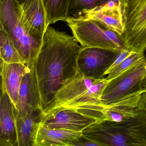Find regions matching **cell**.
<instances>
[{
    "label": "cell",
    "instance_id": "obj_1",
    "mask_svg": "<svg viewBox=\"0 0 146 146\" xmlns=\"http://www.w3.org/2000/svg\"><path fill=\"white\" fill-rule=\"evenodd\" d=\"M74 36L48 26L34 62L44 111L58 90L78 72L77 59L82 48Z\"/></svg>",
    "mask_w": 146,
    "mask_h": 146
},
{
    "label": "cell",
    "instance_id": "obj_2",
    "mask_svg": "<svg viewBox=\"0 0 146 146\" xmlns=\"http://www.w3.org/2000/svg\"><path fill=\"white\" fill-rule=\"evenodd\" d=\"M99 146H146V111L121 122L96 121L82 131Z\"/></svg>",
    "mask_w": 146,
    "mask_h": 146
},
{
    "label": "cell",
    "instance_id": "obj_3",
    "mask_svg": "<svg viewBox=\"0 0 146 146\" xmlns=\"http://www.w3.org/2000/svg\"><path fill=\"white\" fill-rule=\"evenodd\" d=\"M0 24L8 33L26 65L34 64L42 43L31 37L22 22L17 0H0Z\"/></svg>",
    "mask_w": 146,
    "mask_h": 146
},
{
    "label": "cell",
    "instance_id": "obj_4",
    "mask_svg": "<svg viewBox=\"0 0 146 146\" xmlns=\"http://www.w3.org/2000/svg\"><path fill=\"white\" fill-rule=\"evenodd\" d=\"M66 22L82 47L99 48L117 52L129 50L121 36L96 21L66 19Z\"/></svg>",
    "mask_w": 146,
    "mask_h": 146
},
{
    "label": "cell",
    "instance_id": "obj_5",
    "mask_svg": "<svg viewBox=\"0 0 146 146\" xmlns=\"http://www.w3.org/2000/svg\"><path fill=\"white\" fill-rule=\"evenodd\" d=\"M146 70V59L109 80L102 96L104 105L116 104L141 96V83Z\"/></svg>",
    "mask_w": 146,
    "mask_h": 146
},
{
    "label": "cell",
    "instance_id": "obj_6",
    "mask_svg": "<svg viewBox=\"0 0 146 146\" xmlns=\"http://www.w3.org/2000/svg\"><path fill=\"white\" fill-rule=\"evenodd\" d=\"M124 32L121 36L130 51L146 50V0H127L123 4Z\"/></svg>",
    "mask_w": 146,
    "mask_h": 146
},
{
    "label": "cell",
    "instance_id": "obj_7",
    "mask_svg": "<svg viewBox=\"0 0 146 146\" xmlns=\"http://www.w3.org/2000/svg\"><path fill=\"white\" fill-rule=\"evenodd\" d=\"M119 52L99 48L82 47L78 57V71L87 77L102 79Z\"/></svg>",
    "mask_w": 146,
    "mask_h": 146
},
{
    "label": "cell",
    "instance_id": "obj_8",
    "mask_svg": "<svg viewBox=\"0 0 146 146\" xmlns=\"http://www.w3.org/2000/svg\"><path fill=\"white\" fill-rule=\"evenodd\" d=\"M97 121L77 110L69 108L55 109L44 115L40 126L47 129H62L82 132Z\"/></svg>",
    "mask_w": 146,
    "mask_h": 146
},
{
    "label": "cell",
    "instance_id": "obj_9",
    "mask_svg": "<svg viewBox=\"0 0 146 146\" xmlns=\"http://www.w3.org/2000/svg\"><path fill=\"white\" fill-rule=\"evenodd\" d=\"M76 19L94 20L120 36L124 32L122 6L113 0L105 5L85 11L81 17Z\"/></svg>",
    "mask_w": 146,
    "mask_h": 146
},
{
    "label": "cell",
    "instance_id": "obj_10",
    "mask_svg": "<svg viewBox=\"0 0 146 146\" xmlns=\"http://www.w3.org/2000/svg\"><path fill=\"white\" fill-rule=\"evenodd\" d=\"M26 71L19 88L15 113L23 117L29 110L41 107L40 96L34 64L26 65Z\"/></svg>",
    "mask_w": 146,
    "mask_h": 146
},
{
    "label": "cell",
    "instance_id": "obj_11",
    "mask_svg": "<svg viewBox=\"0 0 146 146\" xmlns=\"http://www.w3.org/2000/svg\"><path fill=\"white\" fill-rule=\"evenodd\" d=\"M23 24L29 35L42 43L47 29L46 11L42 0H26L20 5Z\"/></svg>",
    "mask_w": 146,
    "mask_h": 146
},
{
    "label": "cell",
    "instance_id": "obj_12",
    "mask_svg": "<svg viewBox=\"0 0 146 146\" xmlns=\"http://www.w3.org/2000/svg\"><path fill=\"white\" fill-rule=\"evenodd\" d=\"M98 80L84 76L79 72L58 90L53 100L43 111L44 115L75 100L87 91Z\"/></svg>",
    "mask_w": 146,
    "mask_h": 146
},
{
    "label": "cell",
    "instance_id": "obj_13",
    "mask_svg": "<svg viewBox=\"0 0 146 146\" xmlns=\"http://www.w3.org/2000/svg\"><path fill=\"white\" fill-rule=\"evenodd\" d=\"M0 100V146H17L14 105L8 96L1 90Z\"/></svg>",
    "mask_w": 146,
    "mask_h": 146
},
{
    "label": "cell",
    "instance_id": "obj_14",
    "mask_svg": "<svg viewBox=\"0 0 146 146\" xmlns=\"http://www.w3.org/2000/svg\"><path fill=\"white\" fill-rule=\"evenodd\" d=\"M17 146H34L44 115L41 108H33L23 117L15 113Z\"/></svg>",
    "mask_w": 146,
    "mask_h": 146
},
{
    "label": "cell",
    "instance_id": "obj_15",
    "mask_svg": "<svg viewBox=\"0 0 146 146\" xmlns=\"http://www.w3.org/2000/svg\"><path fill=\"white\" fill-rule=\"evenodd\" d=\"M26 67V65L22 63L8 64L1 61V90L8 94L15 107Z\"/></svg>",
    "mask_w": 146,
    "mask_h": 146
},
{
    "label": "cell",
    "instance_id": "obj_16",
    "mask_svg": "<svg viewBox=\"0 0 146 146\" xmlns=\"http://www.w3.org/2000/svg\"><path fill=\"white\" fill-rule=\"evenodd\" d=\"M82 132L47 129L40 125L34 146H72Z\"/></svg>",
    "mask_w": 146,
    "mask_h": 146
},
{
    "label": "cell",
    "instance_id": "obj_17",
    "mask_svg": "<svg viewBox=\"0 0 146 146\" xmlns=\"http://www.w3.org/2000/svg\"><path fill=\"white\" fill-rule=\"evenodd\" d=\"M108 82L109 80H107L106 78L98 79L80 96L58 108H72L77 110L84 114L91 108L102 104L101 101L102 96Z\"/></svg>",
    "mask_w": 146,
    "mask_h": 146
},
{
    "label": "cell",
    "instance_id": "obj_18",
    "mask_svg": "<svg viewBox=\"0 0 146 146\" xmlns=\"http://www.w3.org/2000/svg\"><path fill=\"white\" fill-rule=\"evenodd\" d=\"M0 57L1 61L5 63H22L25 64L11 38L1 25H0Z\"/></svg>",
    "mask_w": 146,
    "mask_h": 146
},
{
    "label": "cell",
    "instance_id": "obj_19",
    "mask_svg": "<svg viewBox=\"0 0 146 146\" xmlns=\"http://www.w3.org/2000/svg\"><path fill=\"white\" fill-rule=\"evenodd\" d=\"M46 11L48 26L58 21H66L68 13V0H42Z\"/></svg>",
    "mask_w": 146,
    "mask_h": 146
},
{
    "label": "cell",
    "instance_id": "obj_20",
    "mask_svg": "<svg viewBox=\"0 0 146 146\" xmlns=\"http://www.w3.org/2000/svg\"><path fill=\"white\" fill-rule=\"evenodd\" d=\"M112 0H68L67 19H76L82 15L84 12L108 3ZM118 2V0H113Z\"/></svg>",
    "mask_w": 146,
    "mask_h": 146
},
{
    "label": "cell",
    "instance_id": "obj_21",
    "mask_svg": "<svg viewBox=\"0 0 146 146\" xmlns=\"http://www.w3.org/2000/svg\"><path fill=\"white\" fill-rule=\"evenodd\" d=\"M145 59L144 54L132 52L128 57L108 75L106 79L110 80L116 77Z\"/></svg>",
    "mask_w": 146,
    "mask_h": 146
},
{
    "label": "cell",
    "instance_id": "obj_22",
    "mask_svg": "<svg viewBox=\"0 0 146 146\" xmlns=\"http://www.w3.org/2000/svg\"><path fill=\"white\" fill-rule=\"evenodd\" d=\"M132 51L129 50H125L119 53L116 57L114 61H113L111 65L109 67L108 70L106 72V75H108L114 69L116 66L119 65L123 60H124L127 57H128L132 52Z\"/></svg>",
    "mask_w": 146,
    "mask_h": 146
},
{
    "label": "cell",
    "instance_id": "obj_23",
    "mask_svg": "<svg viewBox=\"0 0 146 146\" xmlns=\"http://www.w3.org/2000/svg\"><path fill=\"white\" fill-rule=\"evenodd\" d=\"M99 146L95 142L82 135L77 140L72 143V146Z\"/></svg>",
    "mask_w": 146,
    "mask_h": 146
},
{
    "label": "cell",
    "instance_id": "obj_24",
    "mask_svg": "<svg viewBox=\"0 0 146 146\" xmlns=\"http://www.w3.org/2000/svg\"><path fill=\"white\" fill-rule=\"evenodd\" d=\"M136 109L146 111V91L141 94Z\"/></svg>",
    "mask_w": 146,
    "mask_h": 146
},
{
    "label": "cell",
    "instance_id": "obj_25",
    "mask_svg": "<svg viewBox=\"0 0 146 146\" xmlns=\"http://www.w3.org/2000/svg\"><path fill=\"white\" fill-rule=\"evenodd\" d=\"M141 88L142 93L146 91V70L141 81Z\"/></svg>",
    "mask_w": 146,
    "mask_h": 146
},
{
    "label": "cell",
    "instance_id": "obj_26",
    "mask_svg": "<svg viewBox=\"0 0 146 146\" xmlns=\"http://www.w3.org/2000/svg\"><path fill=\"white\" fill-rule=\"evenodd\" d=\"M127 1V0H118V3L122 6L123 5V4L124 2H125V1Z\"/></svg>",
    "mask_w": 146,
    "mask_h": 146
},
{
    "label": "cell",
    "instance_id": "obj_27",
    "mask_svg": "<svg viewBox=\"0 0 146 146\" xmlns=\"http://www.w3.org/2000/svg\"><path fill=\"white\" fill-rule=\"evenodd\" d=\"M26 1V0H17V1L18 2V3H19L20 5H22L24 2H25Z\"/></svg>",
    "mask_w": 146,
    "mask_h": 146
}]
</instances>
